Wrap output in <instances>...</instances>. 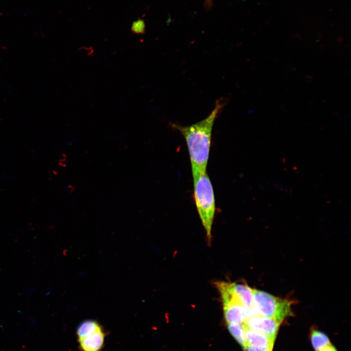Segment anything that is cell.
Segmentation results:
<instances>
[{
	"label": "cell",
	"mask_w": 351,
	"mask_h": 351,
	"mask_svg": "<svg viewBox=\"0 0 351 351\" xmlns=\"http://www.w3.org/2000/svg\"><path fill=\"white\" fill-rule=\"evenodd\" d=\"M225 104V101L223 99H218L207 117L193 125L171 124V126L180 132L185 140L193 177L206 173L214 124Z\"/></svg>",
	"instance_id": "1"
},
{
	"label": "cell",
	"mask_w": 351,
	"mask_h": 351,
	"mask_svg": "<svg viewBox=\"0 0 351 351\" xmlns=\"http://www.w3.org/2000/svg\"><path fill=\"white\" fill-rule=\"evenodd\" d=\"M193 182L195 207L205 230L208 242H210L215 212V198L212 184L207 172L194 177Z\"/></svg>",
	"instance_id": "2"
},
{
	"label": "cell",
	"mask_w": 351,
	"mask_h": 351,
	"mask_svg": "<svg viewBox=\"0 0 351 351\" xmlns=\"http://www.w3.org/2000/svg\"><path fill=\"white\" fill-rule=\"evenodd\" d=\"M253 308L258 314L274 319L280 325L293 312L291 302L253 289Z\"/></svg>",
	"instance_id": "3"
},
{
	"label": "cell",
	"mask_w": 351,
	"mask_h": 351,
	"mask_svg": "<svg viewBox=\"0 0 351 351\" xmlns=\"http://www.w3.org/2000/svg\"><path fill=\"white\" fill-rule=\"evenodd\" d=\"M242 324L244 328L261 332L274 339L280 325L274 319L259 314L247 318Z\"/></svg>",
	"instance_id": "4"
},
{
	"label": "cell",
	"mask_w": 351,
	"mask_h": 351,
	"mask_svg": "<svg viewBox=\"0 0 351 351\" xmlns=\"http://www.w3.org/2000/svg\"><path fill=\"white\" fill-rule=\"evenodd\" d=\"M222 304L224 317L227 324H241L247 318L254 315L253 308H247L237 301L231 300Z\"/></svg>",
	"instance_id": "5"
},
{
	"label": "cell",
	"mask_w": 351,
	"mask_h": 351,
	"mask_svg": "<svg viewBox=\"0 0 351 351\" xmlns=\"http://www.w3.org/2000/svg\"><path fill=\"white\" fill-rule=\"evenodd\" d=\"M232 294L244 307L253 308V289L247 285L228 282Z\"/></svg>",
	"instance_id": "6"
},
{
	"label": "cell",
	"mask_w": 351,
	"mask_h": 351,
	"mask_svg": "<svg viewBox=\"0 0 351 351\" xmlns=\"http://www.w3.org/2000/svg\"><path fill=\"white\" fill-rule=\"evenodd\" d=\"M244 330L247 344L258 348L273 349L275 339L257 331L246 328Z\"/></svg>",
	"instance_id": "7"
},
{
	"label": "cell",
	"mask_w": 351,
	"mask_h": 351,
	"mask_svg": "<svg viewBox=\"0 0 351 351\" xmlns=\"http://www.w3.org/2000/svg\"><path fill=\"white\" fill-rule=\"evenodd\" d=\"M105 333L103 330L78 340L82 351H100L105 341Z\"/></svg>",
	"instance_id": "8"
},
{
	"label": "cell",
	"mask_w": 351,
	"mask_h": 351,
	"mask_svg": "<svg viewBox=\"0 0 351 351\" xmlns=\"http://www.w3.org/2000/svg\"><path fill=\"white\" fill-rule=\"evenodd\" d=\"M102 329L101 326L96 320H86L82 321L77 329L78 339L88 336Z\"/></svg>",
	"instance_id": "9"
},
{
	"label": "cell",
	"mask_w": 351,
	"mask_h": 351,
	"mask_svg": "<svg viewBox=\"0 0 351 351\" xmlns=\"http://www.w3.org/2000/svg\"><path fill=\"white\" fill-rule=\"evenodd\" d=\"M309 338L315 351L332 344L327 335L315 327L311 329Z\"/></svg>",
	"instance_id": "10"
},
{
	"label": "cell",
	"mask_w": 351,
	"mask_h": 351,
	"mask_svg": "<svg viewBox=\"0 0 351 351\" xmlns=\"http://www.w3.org/2000/svg\"><path fill=\"white\" fill-rule=\"evenodd\" d=\"M227 325L231 335L243 349L247 345V343L245 337V330L243 324L229 323L227 324Z\"/></svg>",
	"instance_id": "11"
},
{
	"label": "cell",
	"mask_w": 351,
	"mask_h": 351,
	"mask_svg": "<svg viewBox=\"0 0 351 351\" xmlns=\"http://www.w3.org/2000/svg\"><path fill=\"white\" fill-rule=\"evenodd\" d=\"M145 23L141 19H138L133 22L131 31L136 34H143L145 32Z\"/></svg>",
	"instance_id": "12"
},
{
	"label": "cell",
	"mask_w": 351,
	"mask_h": 351,
	"mask_svg": "<svg viewBox=\"0 0 351 351\" xmlns=\"http://www.w3.org/2000/svg\"><path fill=\"white\" fill-rule=\"evenodd\" d=\"M245 351H273V349L267 348V349H261L256 348L247 344L244 348Z\"/></svg>",
	"instance_id": "13"
},
{
	"label": "cell",
	"mask_w": 351,
	"mask_h": 351,
	"mask_svg": "<svg viewBox=\"0 0 351 351\" xmlns=\"http://www.w3.org/2000/svg\"><path fill=\"white\" fill-rule=\"evenodd\" d=\"M316 351H337L336 348L332 345V344L324 348L321 349Z\"/></svg>",
	"instance_id": "14"
}]
</instances>
